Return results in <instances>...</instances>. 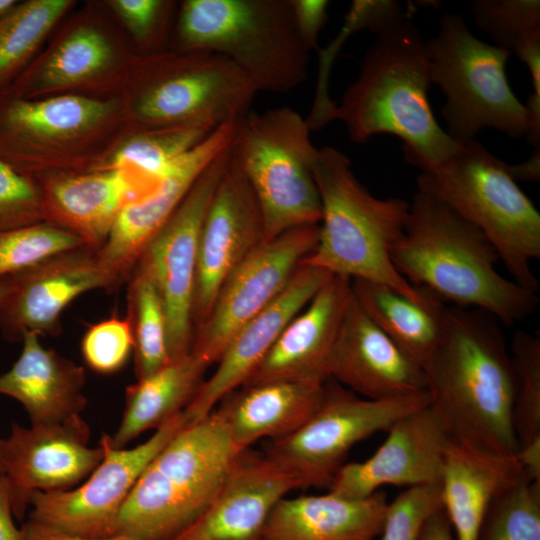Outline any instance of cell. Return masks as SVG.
<instances>
[{
  "label": "cell",
  "instance_id": "1",
  "mask_svg": "<svg viewBox=\"0 0 540 540\" xmlns=\"http://www.w3.org/2000/svg\"><path fill=\"white\" fill-rule=\"evenodd\" d=\"M501 325L485 311L446 306L442 336L422 369L430 404L452 438L515 455V376Z\"/></svg>",
  "mask_w": 540,
  "mask_h": 540
},
{
  "label": "cell",
  "instance_id": "2",
  "mask_svg": "<svg viewBox=\"0 0 540 540\" xmlns=\"http://www.w3.org/2000/svg\"><path fill=\"white\" fill-rule=\"evenodd\" d=\"M391 260L411 285L443 303L485 311L505 326L525 320L537 308V293L498 272L497 252L480 230L418 190Z\"/></svg>",
  "mask_w": 540,
  "mask_h": 540
},
{
  "label": "cell",
  "instance_id": "3",
  "mask_svg": "<svg viewBox=\"0 0 540 540\" xmlns=\"http://www.w3.org/2000/svg\"><path fill=\"white\" fill-rule=\"evenodd\" d=\"M430 84L426 41L405 18L377 34L336 107L335 120L344 123L354 143L392 134L403 140L407 162L420 170L435 167L460 145L432 112Z\"/></svg>",
  "mask_w": 540,
  "mask_h": 540
},
{
  "label": "cell",
  "instance_id": "4",
  "mask_svg": "<svg viewBox=\"0 0 540 540\" xmlns=\"http://www.w3.org/2000/svg\"><path fill=\"white\" fill-rule=\"evenodd\" d=\"M312 170L322 215L317 244L301 263L425 300L429 292L411 285L391 260L392 248L407 221L409 203L373 196L355 176L350 159L337 148H318Z\"/></svg>",
  "mask_w": 540,
  "mask_h": 540
},
{
  "label": "cell",
  "instance_id": "5",
  "mask_svg": "<svg viewBox=\"0 0 540 540\" xmlns=\"http://www.w3.org/2000/svg\"><path fill=\"white\" fill-rule=\"evenodd\" d=\"M170 49L221 55L257 92L288 93L308 74L291 0H183Z\"/></svg>",
  "mask_w": 540,
  "mask_h": 540
},
{
  "label": "cell",
  "instance_id": "6",
  "mask_svg": "<svg viewBox=\"0 0 540 540\" xmlns=\"http://www.w3.org/2000/svg\"><path fill=\"white\" fill-rule=\"evenodd\" d=\"M239 453L214 412L186 424L140 475L115 535L175 540L207 510Z\"/></svg>",
  "mask_w": 540,
  "mask_h": 540
},
{
  "label": "cell",
  "instance_id": "7",
  "mask_svg": "<svg viewBox=\"0 0 540 540\" xmlns=\"http://www.w3.org/2000/svg\"><path fill=\"white\" fill-rule=\"evenodd\" d=\"M420 171L417 190L441 200L480 230L510 278L538 293L532 262L540 257V214L507 164L473 140L443 163Z\"/></svg>",
  "mask_w": 540,
  "mask_h": 540
},
{
  "label": "cell",
  "instance_id": "8",
  "mask_svg": "<svg viewBox=\"0 0 540 540\" xmlns=\"http://www.w3.org/2000/svg\"><path fill=\"white\" fill-rule=\"evenodd\" d=\"M246 75L209 52L137 55L118 95L128 131L238 122L257 94Z\"/></svg>",
  "mask_w": 540,
  "mask_h": 540
},
{
  "label": "cell",
  "instance_id": "9",
  "mask_svg": "<svg viewBox=\"0 0 540 540\" xmlns=\"http://www.w3.org/2000/svg\"><path fill=\"white\" fill-rule=\"evenodd\" d=\"M127 131L118 96L0 95V158L30 177L97 169Z\"/></svg>",
  "mask_w": 540,
  "mask_h": 540
},
{
  "label": "cell",
  "instance_id": "10",
  "mask_svg": "<svg viewBox=\"0 0 540 540\" xmlns=\"http://www.w3.org/2000/svg\"><path fill=\"white\" fill-rule=\"evenodd\" d=\"M310 133L305 118L289 106L249 112L235 124L230 153L258 202L265 241L320 223L312 170L318 148Z\"/></svg>",
  "mask_w": 540,
  "mask_h": 540
},
{
  "label": "cell",
  "instance_id": "11",
  "mask_svg": "<svg viewBox=\"0 0 540 540\" xmlns=\"http://www.w3.org/2000/svg\"><path fill=\"white\" fill-rule=\"evenodd\" d=\"M426 49L430 82L446 98L441 115L454 142L473 141L484 128L512 138L526 135L528 112L506 75L509 52L475 37L457 13L442 15Z\"/></svg>",
  "mask_w": 540,
  "mask_h": 540
},
{
  "label": "cell",
  "instance_id": "12",
  "mask_svg": "<svg viewBox=\"0 0 540 540\" xmlns=\"http://www.w3.org/2000/svg\"><path fill=\"white\" fill-rule=\"evenodd\" d=\"M103 0L78 4L6 91L26 99L118 96L137 56Z\"/></svg>",
  "mask_w": 540,
  "mask_h": 540
},
{
  "label": "cell",
  "instance_id": "13",
  "mask_svg": "<svg viewBox=\"0 0 540 540\" xmlns=\"http://www.w3.org/2000/svg\"><path fill=\"white\" fill-rule=\"evenodd\" d=\"M429 403L427 391L372 400L329 379L313 415L294 433L272 440L265 455L293 475L300 488L328 487L356 443L387 432L398 419Z\"/></svg>",
  "mask_w": 540,
  "mask_h": 540
},
{
  "label": "cell",
  "instance_id": "14",
  "mask_svg": "<svg viewBox=\"0 0 540 540\" xmlns=\"http://www.w3.org/2000/svg\"><path fill=\"white\" fill-rule=\"evenodd\" d=\"M229 159L230 146L202 172L175 212L147 244L135 266L151 277L162 299L170 360L191 352L200 231Z\"/></svg>",
  "mask_w": 540,
  "mask_h": 540
},
{
  "label": "cell",
  "instance_id": "15",
  "mask_svg": "<svg viewBox=\"0 0 540 540\" xmlns=\"http://www.w3.org/2000/svg\"><path fill=\"white\" fill-rule=\"evenodd\" d=\"M186 424L181 412L130 449L113 447L109 435L103 434L99 444L104 456L99 465L73 489L34 493L29 519L75 536H114L120 511L140 475Z\"/></svg>",
  "mask_w": 540,
  "mask_h": 540
},
{
  "label": "cell",
  "instance_id": "16",
  "mask_svg": "<svg viewBox=\"0 0 540 540\" xmlns=\"http://www.w3.org/2000/svg\"><path fill=\"white\" fill-rule=\"evenodd\" d=\"M319 224L288 230L262 242L227 277L207 319L194 331L191 352L209 366L250 320L284 290L314 250Z\"/></svg>",
  "mask_w": 540,
  "mask_h": 540
},
{
  "label": "cell",
  "instance_id": "17",
  "mask_svg": "<svg viewBox=\"0 0 540 540\" xmlns=\"http://www.w3.org/2000/svg\"><path fill=\"white\" fill-rule=\"evenodd\" d=\"M90 428L81 415L53 424L11 425L0 437V476L13 515L23 520L36 492L75 488L99 465L104 449L89 446Z\"/></svg>",
  "mask_w": 540,
  "mask_h": 540
},
{
  "label": "cell",
  "instance_id": "18",
  "mask_svg": "<svg viewBox=\"0 0 540 540\" xmlns=\"http://www.w3.org/2000/svg\"><path fill=\"white\" fill-rule=\"evenodd\" d=\"M1 283L0 332L12 343L22 341L26 333L59 336L62 314L76 298L89 291L119 288L97 253L84 246L52 256Z\"/></svg>",
  "mask_w": 540,
  "mask_h": 540
},
{
  "label": "cell",
  "instance_id": "19",
  "mask_svg": "<svg viewBox=\"0 0 540 540\" xmlns=\"http://www.w3.org/2000/svg\"><path fill=\"white\" fill-rule=\"evenodd\" d=\"M264 241L258 202L230 153L200 231L193 298L194 331L207 319L227 277Z\"/></svg>",
  "mask_w": 540,
  "mask_h": 540
},
{
  "label": "cell",
  "instance_id": "20",
  "mask_svg": "<svg viewBox=\"0 0 540 540\" xmlns=\"http://www.w3.org/2000/svg\"><path fill=\"white\" fill-rule=\"evenodd\" d=\"M387 433L371 457L343 464L328 492L361 499L385 485L409 488L440 484L445 448L451 436L430 403L398 419Z\"/></svg>",
  "mask_w": 540,
  "mask_h": 540
},
{
  "label": "cell",
  "instance_id": "21",
  "mask_svg": "<svg viewBox=\"0 0 540 540\" xmlns=\"http://www.w3.org/2000/svg\"><path fill=\"white\" fill-rule=\"evenodd\" d=\"M235 122L221 124L178 158L150 195L128 204L97 252L106 272L120 287L127 282L147 244L175 212L208 165L231 144Z\"/></svg>",
  "mask_w": 540,
  "mask_h": 540
},
{
  "label": "cell",
  "instance_id": "22",
  "mask_svg": "<svg viewBox=\"0 0 540 540\" xmlns=\"http://www.w3.org/2000/svg\"><path fill=\"white\" fill-rule=\"evenodd\" d=\"M42 198L44 221L77 236L98 252L122 210L155 191L124 169L55 171L33 177Z\"/></svg>",
  "mask_w": 540,
  "mask_h": 540
},
{
  "label": "cell",
  "instance_id": "23",
  "mask_svg": "<svg viewBox=\"0 0 540 540\" xmlns=\"http://www.w3.org/2000/svg\"><path fill=\"white\" fill-rule=\"evenodd\" d=\"M332 276L319 267L300 264L280 295L229 342L215 371L183 411L187 423L206 418L227 394L245 382L287 324Z\"/></svg>",
  "mask_w": 540,
  "mask_h": 540
},
{
  "label": "cell",
  "instance_id": "24",
  "mask_svg": "<svg viewBox=\"0 0 540 540\" xmlns=\"http://www.w3.org/2000/svg\"><path fill=\"white\" fill-rule=\"evenodd\" d=\"M352 299L351 280L333 275L287 324L241 386L329 380L331 354Z\"/></svg>",
  "mask_w": 540,
  "mask_h": 540
},
{
  "label": "cell",
  "instance_id": "25",
  "mask_svg": "<svg viewBox=\"0 0 540 540\" xmlns=\"http://www.w3.org/2000/svg\"><path fill=\"white\" fill-rule=\"evenodd\" d=\"M297 479L265 453L238 454L213 501L175 540H262L270 513Z\"/></svg>",
  "mask_w": 540,
  "mask_h": 540
},
{
  "label": "cell",
  "instance_id": "26",
  "mask_svg": "<svg viewBox=\"0 0 540 540\" xmlns=\"http://www.w3.org/2000/svg\"><path fill=\"white\" fill-rule=\"evenodd\" d=\"M329 375L372 400L427 391L423 369L364 313L354 296L334 344Z\"/></svg>",
  "mask_w": 540,
  "mask_h": 540
},
{
  "label": "cell",
  "instance_id": "27",
  "mask_svg": "<svg viewBox=\"0 0 540 540\" xmlns=\"http://www.w3.org/2000/svg\"><path fill=\"white\" fill-rule=\"evenodd\" d=\"M523 477L516 454L494 453L450 437L440 488L455 540H476L490 503Z\"/></svg>",
  "mask_w": 540,
  "mask_h": 540
},
{
  "label": "cell",
  "instance_id": "28",
  "mask_svg": "<svg viewBox=\"0 0 540 540\" xmlns=\"http://www.w3.org/2000/svg\"><path fill=\"white\" fill-rule=\"evenodd\" d=\"M39 338L24 334L18 359L0 374V394L18 401L31 424L60 423L81 415L87 405L85 369L44 347Z\"/></svg>",
  "mask_w": 540,
  "mask_h": 540
},
{
  "label": "cell",
  "instance_id": "29",
  "mask_svg": "<svg viewBox=\"0 0 540 540\" xmlns=\"http://www.w3.org/2000/svg\"><path fill=\"white\" fill-rule=\"evenodd\" d=\"M325 383L276 381L240 386L212 412L242 452L262 438L276 440L298 430L319 407Z\"/></svg>",
  "mask_w": 540,
  "mask_h": 540
},
{
  "label": "cell",
  "instance_id": "30",
  "mask_svg": "<svg viewBox=\"0 0 540 540\" xmlns=\"http://www.w3.org/2000/svg\"><path fill=\"white\" fill-rule=\"evenodd\" d=\"M387 505L381 490L361 499L330 492L284 497L270 513L262 540H375Z\"/></svg>",
  "mask_w": 540,
  "mask_h": 540
},
{
  "label": "cell",
  "instance_id": "31",
  "mask_svg": "<svg viewBox=\"0 0 540 540\" xmlns=\"http://www.w3.org/2000/svg\"><path fill=\"white\" fill-rule=\"evenodd\" d=\"M208 367L190 352L129 385L120 424L109 435L111 445L125 448L144 431L158 429L183 412L201 388Z\"/></svg>",
  "mask_w": 540,
  "mask_h": 540
},
{
  "label": "cell",
  "instance_id": "32",
  "mask_svg": "<svg viewBox=\"0 0 540 540\" xmlns=\"http://www.w3.org/2000/svg\"><path fill=\"white\" fill-rule=\"evenodd\" d=\"M353 296L364 313L421 368L443 333L446 305L429 292L423 301L361 279L351 280Z\"/></svg>",
  "mask_w": 540,
  "mask_h": 540
},
{
  "label": "cell",
  "instance_id": "33",
  "mask_svg": "<svg viewBox=\"0 0 540 540\" xmlns=\"http://www.w3.org/2000/svg\"><path fill=\"white\" fill-rule=\"evenodd\" d=\"M76 0H25L0 19V95L41 52Z\"/></svg>",
  "mask_w": 540,
  "mask_h": 540
},
{
  "label": "cell",
  "instance_id": "34",
  "mask_svg": "<svg viewBox=\"0 0 540 540\" xmlns=\"http://www.w3.org/2000/svg\"><path fill=\"white\" fill-rule=\"evenodd\" d=\"M219 126L192 124L127 131L97 169H124L158 187L169 167Z\"/></svg>",
  "mask_w": 540,
  "mask_h": 540
},
{
  "label": "cell",
  "instance_id": "35",
  "mask_svg": "<svg viewBox=\"0 0 540 540\" xmlns=\"http://www.w3.org/2000/svg\"><path fill=\"white\" fill-rule=\"evenodd\" d=\"M407 17L401 3L395 0H354L340 30L324 48H318V75L315 94L308 115V127L317 131L335 120L337 104L329 94V78L334 61L348 38L359 31L376 35Z\"/></svg>",
  "mask_w": 540,
  "mask_h": 540
},
{
  "label": "cell",
  "instance_id": "36",
  "mask_svg": "<svg viewBox=\"0 0 540 540\" xmlns=\"http://www.w3.org/2000/svg\"><path fill=\"white\" fill-rule=\"evenodd\" d=\"M128 282L127 314L133 336L136 378H145L169 361L167 320L151 277L135 267Z\"/></svg>",
  "mask_w": 540,
  "mask_h": 540
},
{
  "label": "cell",
  "instance_id": "37",
  "mask_svg": "<svg viewBox=\"0 0 540 540\" xmlns=\"http://www.w3.org/2000/svg\"><path fill=\"white\" fill-rule=\"evenodd\" d=\"M470 9L494 46L516 56L540 46L539 0H476Z\"/></svg>",
  "mask_w": 540,
  "mask_h": 540
},
{
  "label": "cell",
  "instance_id": "38",
  "mask_svg": "<svg viewBox=\"0 0 540 540\" xmlns=\"http://www.w3.org/2000/svg\"><path fill=\"white\" fill-rule=\"evenodd\" d=\"M510 355L515 376L512 423L519 448L540 439V338L516 331Z\"/></svg>",
  "mask_w": 540,
  "mask_h": 540
},
{
  "label": "cell",
  "instance_id": "39",
  "mask_svg": "<svg viewBox=\"0 0 540 540\" xmlns=\"http://www.w3.org/2000/svg\"><path fill=\"white\" fill-rule=\"evenodd\" d=\"M476 540H540V482L523 477L499 494Z\"/></svg>",
  "mask_w": 540,
  "mask_h": 540
},
{
  "label": "cell",
  "instance_id": "40",
  "mask_svg": "<svg viewBox=\"0 0 540 540\" xmlns=\"http://www.w3.org/2000/svg\"><path fill=\"white\" fill-rule=\"evenodd\" d=\"M139 55L170 49L179 2L103 0Z\"/></svg>",
  "mask_w": 540,
  "mask_h": 540
},
{
  "label": "cell",
  "instance_id": "41",
  "mask_svg": "<svg viewBox=\"0 0 540 540\" xmlns=\"http://www.w3.org/2000/svg\"><path fill=\"white\" fill-rule=\"evenodd\" d=\"M81 246L84 245L77 236L45 221L2 230L0 282L52 256Z\"/></svg>",
  "mask_w": 540,
  "mask_h": 540
},
{
  "label": "cell",
  "instance_id": "42",
  "mask_svg": "<svg viewBox=\"0 0 540 540\" xmlns=\"http://www.w3.org/2000/svg\"><path fill=\"white\" fill-rule=\"evenodd\" d=\"M442 508L440 484L406 488L388 502L379 540H421L426 521Z\"/></svg>",
  "mask_w": 540,
  "mask_h": 540
},
{
  "label": "cell",
  "instance_id": "43",
  "mask_svg": "<svg viewBox=\"0 0 540 540\" xmlns=\"http://www.w3.org/2000/svg\"><path fill=\"white\" fill-rule=\"evenodd\" d=\"M132 352L133 336L126 316H111L91 324L81 340L86 365L103 375L118 372Z\"/></svg>",
  "mask_w": 540,
  "mask_h": 540
},
{
  "label": "cell",
  "instance_id": "44",
  "mask_svg": "<svg viewBox=\"0 0 540 540\" xmlns=\"http://www.w3.org/2000/svg\"><path fill=\"white\" fill-rule=\"evenodd\" d=\"M44 221L39 187L0 158V231Z\"/></svg>",
  "mask_w": 540,
  "mask_h": 540
},
{
  "label": "cell",
  "instance_id": "45",
  "mask_svg": "<svg viewBox=\"0 0 540 540\" xmlns=\"http://www.w3.org/2000/svg\"><path fill=\"white\" fill-rule=\"evenodd\" d=\"M295 26L304 47L318 50L320 31L328 17L329 1L327 0H291Z\"/></svg>",
  "mask_w": 540,
  "mask_h": 540
},
{
  "label": "cell",
  "instance_id": "46",
  "mask_svg": "<svg viewBox=\"0 0 540 540\" xmlns=\"http://www.w3.org/2000/svg\"><path fill=\"white\" fill-rule=\"evenodd\" d=\"M21 540H133L123 535L91 538L71 535L28 518L20 528Z\"/></svg>",
  "mask_w": 540,
  "mask_h": 540
},
{
  "label": "cell",
  "instance_id": "47",
  "mask_svg": "<svg viewBox=\"0 0 540 540\" xmlns=\"http://www.w3.org/2000/svg\"><path fill=\"white\" fill-rule=\"evenodd\" d=\"M13 518L7 484L0 476V540H21Z\"/></svg>",
  "mask_w": 540,
  "mask_h": 540
},
{
  "label": "cell",
  "instance_id": "48",
  "mask_svg": "<svg viewBox=\"0 0 540 540\" xmlns=\"http://www.w3.org/2000/svg\"><path fill=\"white\" fill-rule=\"evenodd\" d=\"M421 540H455L452 526L443 508L428 518L422 530Z\"/></svg>",
  "mask_w": 540,
  "mask_h": 540
},
{
  "label": "cell",
  "instance_id": "49",
  "mask_svg": "<svg viewBox=\"0 0 540 540\" xmlns=\"http://www.w3.org/2000/svg\"><path fill=\"white\" fill-rule=\"evenodd\" d=\"M516 457L527 478L540 482V439L519 447Z\"/></svg>",
  "mask_w": 540,
  "mask_h": 540
},
{
  "label": "cell",
  "instance_id": "50",
  "mask_svg": "<svg viewBox=\"0 0 540 540\" xmlns=\"http://www.w3.org/2000/svg\"><path fill=\"white\" fill-rule=\"evenodd\" d=\"M509 174L517 181L538 182L540 179V147H536L532 156L519 164H507Z\"/></svg>",
  "mask_w": 540,
  "mask_h": 540
},
{
  "label": "cell",
  "instance_id": "51",
  "mask_svg": "<svg viewBox=\"0 0 540 540\" xmlns=\"http://www.w3.org/2000/svg\"><path fill=\"white\" fill-rule=\"evenodd\" d=\"M19 2V0H0V19L10 13Z\"/></svg>",
  "mask_w": 540,
  "mask_h": 540
},
{
  "label": "cell",
  "instance_id": "52",
  "mask_svg": "<svg viewBox=\"0 0 540 540\" xmlns=\"http://www.w3.org/2000/svg\"><path fill=\"white\" fill-rule=\"evenodd\" d=\"M2 294H3V285H2V283L0 282V299H1Z\"/></svg>",
  "mask_w": 540,
  "mask_h": 540
}]
</instances>
